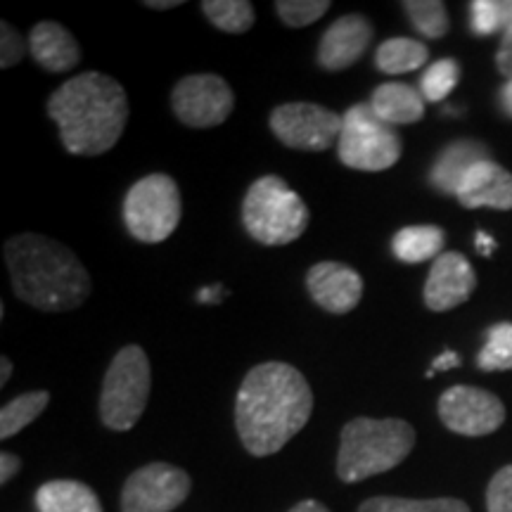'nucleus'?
Returning a JSON list of instances; mask_svg holds the SVG:
<instances>
[{"instance_id":"2f4dec72","label":"nucleus","mask_w":512,"mask_h":512,"mask_svg":"<svg viewBox=\"0 0 512 512\" xmlns=\"http://www.w3.org/2000/svg\"><path fill=\"white\" fill-rule=\"evenodd\" d=\"M27 50H29V43L24 41L22 34H19L12 24L8 22L0 24V67L3 69L15 67L17 62L24 60Z\"/></svg>"},{"instance_id":"473e14b6","label":"nucleus","mask_w":512,"mask_h":512,"mask_svg":"<svg viewBox=\"0 0 512 512\" xmlns=\"http://www.w3.org/2000/svg\"><path fill=\"white\" fill-rule=\"evenodd\" d=\"M496 64H498V72L510 81L512 79V27L503 34L501 48H498V55H496Z\"/></svg>"},{"instance_id":"a878e982","label":"nucleus","mask_w":512,"mask_h":512,"mask_svg":"<svg viewBox=\"0 0 512 512\" xmlns=\"http://www.w3.org/2000/svg\"><path fill=\"white\" fill-rule=\"evenodd\" d=\"M477 366L484 373L512 370V323H498L486 330V342L477 356Z\"/></svg>"},{"instance_id":"bb28decb","label":"nucleus","mask_w":512,"mask_h":512,"mask_svg":"<svg viewBox=\"0 0 512 512\" xmlns=\"http://www.w3.org/2000/svg\"><path fill=\"white\" fill-rule=\"evenodd\" d=\"M470 27L477 36H491L512 27V0H472Z\"/></svg>"},{"instance_id":"cd10ccee","label":"nucleus","mask_w":512,"mask_h":512,"mask_svg":"<svg viewBox=\"0 0 512 512\" xmlns=\"http://www.w3.org/2000/svg\"><path fill=\"white\" fill-rule=\"evenodd\" d=\"M408 19L425 38H444L448 34V12L441 0H408L403 3Z\"/></svg>"},{"instance_id":"4468645a","label":"nucleus","mask_w":512,"mask_h":512,"mask_svg":"<svg viewBox=\"0 0 512 512\" xmlns=\"http://www.w3.org/2000/svg\"><path fill=\"white\" fill-rule=\"evenodd\" d=\"M306 290L320 309L335 313V316H344L361 302L363 278L347 264L320 261L306 273Z\"/></svg>"},{"instance_id":"7c9ffc66","label":"nucleus","mask_w":512,"mask_h":512,"mask_svg":"<svg viewBox=\"0 0 512 512\" xmlns=\"http://www.w3.org/2000/svg\"><path fill=\"white\" fill-rule=\"evenodd\" d=\"M486 510L512 512V465L498 470L486 489Z\"/></svg>"},{"instance_id":"7ed1b4c3","label":"nucleus","mask_w":512,"mask_h":512,"mask_svg":"<svg viewBox=\"0 0 512 512\" xmlns=\"http://www.w3.org/2000/svg\"><path fill=\"white\" fill-rule=\"evenodd\" d=\"M12 290L24 304L46 313L81 306L91 294V275L62 242L38 233H19L5 242Z\"/></svg>"},{"instance_id":"f704fd0d","label":"nucleus","mask_w":512,"mask_h":512,"mask_svg":"<svg viewBox=\"0 0 512 512\" xmlns=\"http://www.w3.org/2000/svg\"><path fill=\"white\" fill-rule=\"evenodd\" d=\"M460 366V356L456 351H444V354L434 358L432 363V370H427V377H434L439 373V370H451V368H458Z\"/></svg>"},{"instance_id":"dca6fc26","label":"nucleus","mask_w":512,"mask_h":512,"mask_svg":"<svg viewBox=\"0 0 512 512\" xmlns=\"http://www.w3.org/2000/svg\"><path fill=\"white\" fill-rule=\"evenodd\" d=\"M456 197L465 209L508 211L512 209V174L489 159L470 169Z\"/></svg>"},{"instance_id":"4c0bfd02","label":"nucleus","mask_w":512,"mask_h":512,"mask_svg":"<svg viewBox=\"0 0 512 512\" xmlns=\"http://www.w3.org/2000/svg\"><path fill=\"white\" fill-rule=\"evenodd\" d=\"M498 100H501V110L505 117L512 119V79L505 81V86L501 88V95H498Z\"/></svg>"},{"instance_id":"39448f33","label":"nucleus","mask_w":512,"mask_h":512,"mask_svg":"<svg viewBox=\"0 0 512 512\" xmlns=\"http://www.w3.org/2000/svg\"><path fill=\"white\" fill-rule=\"evenodd\" d=\"M242 223L249 238L266 247H283L302 238L309 207L280 176H261L249 185L242 202Z\"/></svg>"},{"instance_id":"b1692460","label":"nucleus","mask_w":512,"mask_h":512,"mask_svg":"<svg viewBox=\"0 0 512 512\" xmlns=\"http://www.w3.org/2000/svg\"><path fill=\"white\" fill-rule=\"evenodd\" d=\"M202 12L226 34H247L254 27V8L249 0H204Z\"/></svg>"},{"instance_id":"aec40b11","label":"nucleus","mask_w":512,"mask_h":512,"mask_svg":"<svg viewBox=\"0 0 512 512\" xmlns=\"http://www.w3.org/2000/svg\"><path fill=\"white\" fill-rule=\"evenodd\" d=\"M36 508L38 512H102L98 494L74 479H55L38 486Z\"/></svg>"},{"instance_id":"423d86ee","label":"nucleus","mask_w":512,"mask_h":512,"mask_svg":"<svg viewBox=\"0 0 512 512\" xmlns=\"http://www.w3.org/2000/svg\"><path fill=\"white\" fill-rule=\"evenodd\" d=\"M152 389L150 358L138 344L119 349L100 392V420L114 432H128L145 413Z\"/></svg>"},{"instance_id":"f03ea898","label":"nucleus","mask_w":512,"mask_h":512,"mask_svg":"<svg viewBox=\"0 0 512 512\" xmlns=\"http://www.w3.org/2000/svg\"><path fill=\"white\" fill-rule=\"evenodd\" d=\"M46 110L60 128L64 150L79 157H98L124 136L128 98L124 86L112 76L83 72L50 95Z\"/></svg>"},{"instance_id":"9b49d317","label":"nucleus","mask_w":512,"mask_h":512,"mask_svg":"<svg viewBox=\"0 0 512 512\" xmlns=\"http://www.w3.org/2000/svg\"><path fill=\"white\" fill-rule=\"evenodd\" d=\"M188 472L171 463H150L133 472L121 491V512H171L190 496Z\"/></svg>"},{"instance_id":"1a4fd4ad","label":"nucleus","mask_w":512,"mask_h":512,"mask_svg":"<svg viewBox=\"0 0 512 512\" xmlns=\"http://www.w3.org/2000/svg\"><path fill=\"white\" fill-rule=\"evenodd\" d=\"M271 131L285 147L323 152L337 145L342 117L313 102H285L271 112Z\"/></svg>"},{"instance_id":"58836bf2","label":"nucleus","mask_w":512,"mask_h":512,"mask_svg":"<svg viewBox=\"0 0 512 512\" xmlns=\"http://www.w3.org/2000/svg\"><path fill=\"white\" fill-rule=\"evenodd\" d=\"M183 5V0H145V8L150 10H171Z\"/></svg>"},{"instance_id":"20e7f679","label":"nucleus","mask_w":512,"mask_h":512,"mask_svg":"<svg viewBox=\"0 0 512 512\" xmlns=\"http://www.w3.org/2000/svg\"><path fill=\"white\" fill-rule=\"evenodd\" d=\"M415 430L406 420L354 418L339 437L337 477L347 484L394 470L411 456Z\"/></svg>"},{"instance_id":"6e6552de","label":"nucleus","mask_w":512,"mask_h":512,"mask_svg":"<svg viewBox=\"0 0 512 512\" xmlns=\"http://www.w3.org/2000/svg\"><path fill=\"white\" fill-rule=\"evenodd\" d=\"M403 143L394 126L384 124L370 105H354L342 117L337 140L339 162L356 171H387L401 159Z\"/></svg>"},{"instance_id":"c85d7f7f","label":"nucleus","mask_w":512,"mask_h":512,"mask_svg":"<svg viewBox=\"0 0 512 512\" xmlns=\"http://www.w3.org/2000/svg\"><path fill=\"white\" fill-rule=\"evenodd\" d=\"M460 81V67L456 60L446 57V60H439L427 67V72L422 74L420 81V93L422 98L430 102H444L448 95L453 93V88L458 86Z\"/></svg>"},{"instance_id":"72a5a7b5","label":"nucleus","mask_w":512,"mask_h":512,"mask_svg":"<svg viewBox=\"0 0 512 512\" xmlns=\"http://www.w3.org/2000/svg\"><path fill=\"white\" fill-rule=\"evenodd\" d=\"M19 467H22V460L15 453L3 451V456H0V484H8L19 472Z\"/></svg>"},{"instance_id":"412c9836","label":"nucleus","mask_w":512,"mask_h":512,"mask_svg":"<svg viewBox=\"0 0 512 512\" xmlns=\"http://www.w3.org/2000/svg\"><path fill=\"white\" fill-rule=\"evenodd\" d=\"M446 233L439 226L401 228L392 240V252L403 264H422L444 254Z\"/></svg>"},{"instance_id":"f3484780","label":"nucleus","mask_w":512,"mask_h":512,"mask_svg":"<svg viewBox=\"0 0 512 512\" xmlns=\"http://www.w3.org/2000/svg\"><path fill=\"white\" fill-rule=\"evenodd\" d=\"M29 55L41 69L62 74L81 62V48L76 38L57 22H38L29 34Z\"/></svg>"},{"instance_id":"6ab92c4d","label":"nucleus","mask_w":512,"mask_h":512,"mask_svg":"<svg viewBox=\"0 0 512 512\" xmlns=\"http://www.w3.org/2000/svg\"><path fill=\"white\" fill-rule=\"evenodd\" d=\"M370 107L384 124H415L425 117V98L408 83H382L373 91Z\"/></svg>"},{"instance_id":"0eeeda50","label":"nucleus","mask_w":512,"mask_h":512,"mask_svg":"<svg viewBox=\"0 0 512 512\" xmlns=\"http://www.w3.org/2000/svg\"><path fill=\"white\" fill-rule=\"evenodd\" d=\"M183 214L181 190L166 174H152L131 185L124 200V223L128 233L145 245L171 238Z\"/></svg>"},{"instance_id":"a211bd4d","label":"nucleus","mask_w":512,"mask_h":512,"mask_svg":"<svg viewBox=\"0 0 512 512\" xmlns=\"http://www.w3.org/2000/svg\"><path fill=\"white\" fill-rule=\"evenodd\" d=\"M489 162V150L477 140H456L441 150L430 171V183L444 195H458L465 176L477 164Z\"/></svg>"},{"instance_id":"ea45409f","label":"nucleus","mask_w":512,"mask_h":512,"mask_svg":"<svg viewBox=\"0 0 512 512\" xmlns=\"http://www.w3.org/2000/svg\"><path fill=\"white\" fill-rule=\"evenodd\" d=\"M290 512H330V510L325 508L323 503H318V501H302V503L294 505Z\"/></svg>"},{"instance_id":"c9c22d12","label":"nucleus","mask_w":512,"mask_h":512,"mask_svg":"<svg viewBox=\"0 0 512 512\" xmlns=\"http://www.w3.org/2000/svg\"><path fill=\"white\" fill-rule=\"evenodd\" d=\"M223 294H226V290H223L221 285L204 287V290L197 292V302H202V304H219L221 299H223Z\"/></svg>"},{"instance_id":"5701e85b","label":"nucleus","mask_w":512,"mask_h":512,"mask_svg":"<svg viewBox=\"0 0 512 512\" xmlns=\"http://www.w3.org/2000/svg\"><path fill=\"white\" fill-rule=\"evenodd\" d=\"M48 401L50 394L41 389V392L22 394L10 403H5L3 411H0V437L10 439L22 432L29 422H34L38 415L46 411Z\"/></svg>"},{"instance_id":"f257e3e1","label":"nucleus","mask_w":512,"mask_h":512,"mask_svg":"<svg viewBox=\"0 0 512 512\" xmlns=\"http://www.w3.org/2000/svg\"><path fill=\"white\" fill-rule=\"evenodd\" d=\"M313 413V392L294 366L271 361L252 368L235 399V427L256 458L273 456L304 430Z\"/></svg>"},{"instance_id":"393cba45","label":"nucleus","mask_w":512,"mask_h":512,"mask_svg":"<svg viewBox=\"0 0 512 512\" xmlns=\"http://www.w3.org/2000/svg\"><path fill=\"white\" fill-rule=\"evenodd\" d=\"M358 512H470V508L458 498H427V501H413V498L396 496H375L361 503Z\"/></svg>"},{"instance_id":"c756f323","label":"nucleus","mask_w":512,"mask_h":512,"mask_svg":"<svg viewBox=\"0 0 512 512\" xmlns=\"http://www.w3.org/2000/svg\"><path fill=\"white\" fill-rule=\"evenodd\" d=\"M328 10V0H278V3H275L278 17L292 29L309 27V24L318 22Z\"/></svg>"},{"instance_id":"9d476101","label":"nucleus","mask_w":512,"mask_h":512,"mask_svg":"<svg viewBox=\"0 0 512 512\" xmlns=\"http://www.w3.org/2000/svg\"><path fill=\"white\" fill-rule=\"evenodd\" d=\"M235 107L233 88L219 74H190L174 86L171 110L190 128H214L230 117Z\"/></svg>"},{"instance_id":"2eb2a0df","label":"nucleus","mask_w":512,"mask_h":512,"mask_svg":"<svg viewBox=\"0 0 512 512\" xmlns=\"http://www.w3.org/2000/svg\"><path fill=\"white\" fill-rule=\"evenodd\" d=\"M375 31L363 15H344L335 19L320 38L318 64L325 72H342L361 60L370 48Z\"/></svg>"},{"instance_id":"4be33fe9","label":"nucleus","mask_w":512,"mask_h":512,"mask_svg":"<svg viewBox=\"0 0 512 512\" xmlns=\"http://www.w3.org/2000/svg\"><path fill=\"white\" fill-rule=\"evenodd\" d=\"M430 60V50L425 43L413 41V38H389L375 50V67L384 74H408L415 69L425 67Z\"/></svg>"},{"instance_id":"e433bc0d","label":"nucleus","mask_w":512,"mask_h":512,"mask_svg":"<svg viewBox=\"0 0 512 512\" xmlns=\"http://www.w3.org/2000/svg\"><path fill=\"white\" fill-rule=\"evenodd\" d=\"M475 245H477V252L482 256H491L496 252V240L491 238V235H486V233H477Z\"/></svg>"},{"instance_id":"f8f14e48","label":"nucleus","mask_w":512,"mask_h":512,"mask_svg":"<svg viewBox=\"0 0 512 512\" xmlns=\"http://www.w3.org/2000/svg\"><path fill=\"white\" fill-rule=\"evenodd\" d=\"M439 418L448 430L463 437H486L505 422V406L486 389L456 384L441 394Z\"/></svg>"},{"instance_id":"a19ab883","label":"nucleus","mask_w":512,"mask_h":512,"mask_svg":"<svg viewBox=\"0 0 512 512\" xmlns=\"http://www.w3.org/2000/svg\"><path fill=\"white\" fill-rule=\"evenodd\" d=\"M12 377V361L8 356L0 358V387H5V384L10 382Z\"/></svg>"},{"instance_id":"ddd939ff","label":"nucleus","mask_w":512,"mask_h":512,"mask_svg":"<svg viewBox=\"0 0 512 512\" xmlns=\"http://www.w3.org/2000/svg\"><path fill=\"white\" fill-rule=\"evenodd\" d=\"M477 287V273L460 252H444L434 259L425 283V306L444 313L465 304Z\"/></svg>"}]
</instances>
